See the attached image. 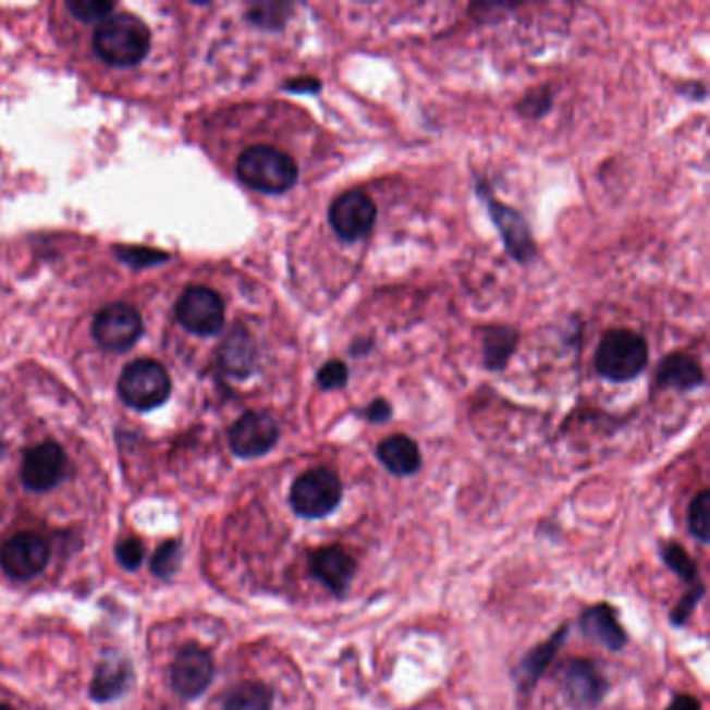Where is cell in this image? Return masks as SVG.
I'll list each match as a JSON object with an SVG mask.
<instances>
[{
	"mask_svg": "<svg viewBox=\"0 0 710 710\" xmlns=\"http://www.w3.org/2000/svg\"><path fill=\"white\" fill-rule=\"evenodd\" d=\"M150 48V29L132 13H115L96 27L95 50L115 68L138 65Z\"/></svg>",
	"mask_w": 710,
	"mask_h": 710,
	"instance_id": "obj_1",
	"label": "cell"
},
{
	"mask_svg": "<svg viewBox=\"0 0 710 710\" xmlns=\"http://www.w3.org/2000/svg\"><path fill=\"white\" fill-rule=\"evenodd\" d=\"M237 180L262 194H284L298 182L296 161L273 146H253L237 159Z\"/></svg>",
	"mask_w": 710,
	"mask_h": 710,
	"instance_id": "obj_2",
	"label": "cell"
},
{
	"mask_svg": "<svg viewBox=\"0 0 710 710\" xmlns=\"http://www.w3.org/2000/svg\"><path fill=\"white\" fill-rule=\"evenodd\" d=\"M593 363L596 371L609 381L636 379L648 365V344L632 330H611L604 333Z\"/></svg>",
	"mask_w": 710,
	"mask_h": 710,
	"instance_id": "obj_3",
	"label": "cell"
},
{
	"mask_svg": "<svg viewBox=\"0 0 710 710\" xmlns=\"http://www.w3.org/2000/svg\"><path fill=\"white\" fill-rule=\"evenodd\" d=\"M342 481L332 469L317 467L301 475L290 490V506L303 519H323L342 502Z\"/></svg>",
	"mask_w": 710,
	"mask_h": 710,
	"instance_id": "obj_4",
	"label": "cell"
},
{
	"mask_svg": "<svg viewBox=\"0 0 710 710\" xmlns=\"http://www.w3.org/2000/svg\"><path fill=\"white\" fill-rule=\"evenodd\" d=\"M118 390L121 401L127 406L136 411H150L169 399L171 379L161 363L152 358H138L123 369Z\"/></svg>",
	"mask_w": 710,
	"mask_h": 710,
	"instance_id": "obj_5",
	"label": "cell"
},
{
	"mask_svg": "<svg viewBox=\"0 0 710 710\" xmlns=\"http://www.w3.org/2000/svg\"><path fill=\"white\" fill-rule=\"evenodd\" d=\"M175 315L180 323L196 335H215L221 332L225 307L221 296L207 285H189L180 296Z\"/></svg>",
	"mask_w": 710,
	"mask_h": 710,
	"instance_id": "obj_6",
	"label": "cell"
},
{
	"mask_svg": "<svg viewBox=\"0 0 710 710\" xmlns=\"http://www.w3.org/2000/svg\"><path fill=\"white\" fill-rule=\"evenodd\" d=\"M143 333L140 313L125 303H115L98 310L93 335L96 342L113 353H123L132 348Z\"/></svg>",
	"mask_w": 710,
	"mask_h": 710,
	"instance_id": "obj_7",
	"label": "cell"
},
{
	"mask_svg": "<svg viewBox=\"0 0 710 710\" xmlns=\"http://www.w3.org/2000/svg\"><path fill=\"white\" fill-rule=\"evenodd\" d=\"M48 559L50 548L47 540L34 531L15 534L0 546V567L9 577L20 582L40 575Z\"/></svg>",
	"mask_w": 710,
	"mask_h": 710,
	"instance_id": "obj_8",
	"label": "cell"
},
{
	"mask_svg": "<svg viewBox=\"0 0 710 710\" xmlns=\"http://www.w3.org/2000/svg\"><path fill=\"white\" fill-rule=\"evenodd\" d=\"M376 219L378 209L374 200L360 189H348L340 194L330 207L333 232L344 242H356L367 236L374 230Z\"/></svg>",
	"mask_w": 710,
	"mask_h": 710,
	"instance_id": "obj_9",
	"label": "cell"
},
{
	"mask_svg": "<svg viewBox=\"0 0 710 710\" xmlns=\"http://www.w3.org/2000/svg\"><path fill=\"white\" fill-rule=\"evenodd\" d=\"M561 687L573 709L593 710L604 700L609 682L592 661L573 659L561 669Z\"/></svg>",
	"mask_w": 710,
	"mask_h": 710,
	"instance_id": "obj_10",
	"label": "cell"
},
{
	"mask_svg": "<svg viewBox=\"0 0 710 710\" xmlns=\"http://www.w3.org/2000/svg\"><path fill=\"white\" fill-rule=\"evenodd\" d=\"M68 454L57 442H42L27 450L22 463V481L32 492H48L68 475Z\"/></svg>",
	"mask_w": 710,
	"mask_h": 710,
	"instance_id": "obj_11",
	"label": "cell"
},
{
	"mask_svg": "<svg viewBox=\"0 0 710 710\" xmlns=\"http://www.w3.org/2000/svg\"><path fill=\"white\" fill-rule=\"evenodd\" d=\"M230 449L240 458H257L278 444V424L265 413H244L230 429Z\"/></svg>",
	"mask_w": 710,
	"mask_h": 710,
	"instance_id": "obj_12",
	"label": "cell"
},
{
	"mask_svg": "<svg viewBox=\"0 0 710 710\" xmlns=\"http://www.w3.org/2000/svg\"><path fill=\"white\" fill-rule=\"evenodd\" d=\"M213 659L207 650L186 646L171 664V686L182 698L194 700L213 682Z\"/></svg>",
	"mask_w": 710,
	"mask_h": 710,
	"instance_id": "obj_13",
	"label": "cell"
},
{
	"mask_svg": "<svg viewBox=\"0 0 710 710\" xmlns=\"http://www.w3.org/2000/svg\"><path fill=\"white\" fill-rule=\"evenodd\" d=\"M308 571L333 596L348 592L356 575V561L340 546H323L308 554Z\"/></svg>",
	"mask_w": 710,
	"mask_h": 710,
	"instance_id": "obj_14",
	"label": "cell"
},
{
	"mask_svg": "<svg viewBox=\"0 0 710 710\" xmlns=\"http://www.w3.org/2000/svg\"><path fill=\"white\" fill-rule=\"evenodd\" d=\"M488 211L492 215V221L497 223L498 232L502 242L509 250V255L519 262H529L536 257V244L529 232V225L525 223L522 215L515 209L502 205L494 196L486 198Z\"/></svg>",
	"mask_w": 710,
	"mask_h": 710,
	"instance_id": "obj_15",
	"label": "cell"
},
{
	"mask_svg": "<svg viewBox=\"0 0 710 710\" xmlns=\"http://www.w3.org/2000/svg\"><path fill=\"white\" fill-rule=\"evenodd\" d=\"M579 627L586 638L600 644L602 648L619 652L627 646V634L619 623L615 607L611 604H596L590 607L579 621Z\"/></svg>",
	"mask_w": 710,
	"mask_h": 710,
	"instance_id": "obj_16",
	"label": "cell"
},
{
	"mask_svg": "<svg viewBox=\"0 0 710 710\" xmlns=\"http://www.w3.org/2000/svg\"><path fill=\"white\" fill-rule=\"evenodd\" d=\"M376 454H378L379 463L396 477H408L421 469V452H419L417 442L403 433L385 438L379 444Z\"/></svg>",
	"mask_w": 710,
	"mask_h": 710,
	"instance_id": "obj_17",
	"label": "cell"
},
{
	"mask_svg": "<svg viewBox=\"0 0 710 710\" xmlns=\"http://www.w3.org/2000/svg\"><path fill=\"white\" fill-rule=\"evenodd\" d=\"M221 367L232 378H248L257 367V346L244 328H234L221 346Z\"/></svg>",
	"mask_w": 710,
	"mask_h": 710,
	"instance_id": "obj_18",
	"label": "cell"
},
{
	"mask_svg": "<svg viewBox=\"0 0 710 710\" xmlns=\"http://www.w3.org/2000/svg\"><path fill=\"white\" fill-rule=\"evenodd\" d=\"M705 371L694 356L686 353H673L664 356L659 371H657V385L663 390H694L705 383Z\"/></svg>",
	"mask_w": 710,
	"mask_h": 710,
	"instance_id": "obj_19",
	"label": "cell"
},
{
	"mask_svg": "<svg viewBox=\"0 0 710 710\" xmlns=\"http://www.w3.org/2000/svg\"><path fill=\"white\" fill-rule=\"evenodd\" d=\"M567 636L568 625H563L552 638L546 639L544 644L536 646L531 652L525 654L523 663L517 669V682H519V687H522L523 691L525 689H531V687L536 686L542 680V675L548 671V666L552 664V661L559 654V650L563 648Z\"/></svg>",
	"mask_w": 710,
	"mask_h": 710,
	"instance_id": "obj_20",
	"label": "cell"
},
{
	"mask_svg": "<svg viewBox=\"0 0 710 710\" xmlns=\"http://www.w3.org/2000/svg\"><path fill=\"white\" fill-rule=\"evenodd\" d=\"M132 682V666L121 657H107L96 666L95 680L90 684V696L98 702L119 698Z\"/></svg>",
	"mask_w": 710,
	"mask_h": 710,
	"instance_id": "obj_21",
	"label": "cell"
},
{
	"mask_svg": "<svg viewBox=\"0 0 710 710\" xmlns=\"http://www.w3.org/2000/svg\"><path fill=\"white\" fill-rule=\"evenodd\" d=\"M519 335L511 328H488L483 333V360L488 369H504L509 358L515 353Z\"/></svg>",
	"mask_w": 710,
	"mask_h": 710,
	"instance_id": "obj_22",
	"label": "cell"
},
{
	"mask_svg": "<svg viewBox=\"0 0 710 710\" xmlns=\"http://www.w3.org/2000/svg\"><path fill=\"white\" fill-rule=\"evenodd\" d=\"M271 709H273V691L259 682L237 684L225 700V710Z\"/></svg>",
	"mask_w": 710,
	"mask_h": 710,
	"instance_id": "obj_23",
	"label": "cell"
},
{
	"mask_svg": "<svg viewBox=\"0 0 710 710\" xmlns=\"http://www.w3.org/2000/svg\"><path fill=\"white\" fill-rule=\"evenodd\" d=\"M687 525H689V531L691 536L707 544L709 542V529H710V492L709 490H702L698 497L691 500L689 504V511H687Z\"/></svg>",
	"mask_w": 710,
	"mask_h": 710,
	"instance_id": "obj_24",
	"label": "cell"
},
{
	"mask_svg": "<svg viewBox=\"0 0 710 710\" xmlns=\"http://www.w3.org/2000/svg\"><path fill=\"white\" fill-rule=\"evenodd\" d=\"M182 559H184V548H182V544L178 540H167L166 544L159 546L157 552L152 554L150 571L157 577L167 579V577H171L180 568Z\"/></svg>",
	"mask_w": 710,
	"mask_h": 710,
	"instance_id": "obj_25",
	"label": "cell"
},
{
	"mask_svg": "<svg viewBox=\"0 0 710 710\" xmlns=\"http://www.w3.org/2000/svg\"><path fill=\"white\" fill-rule=\"evenodd\" d=\"M663 561L666 567L671 568L675 575H680L686 582H696L698 579V565L694 559L687 554L686 550L680 544H664Z\"/></svg>",
	"mask_w": 710,
	"mask_h": 710,
	"instance_id": "obj_26",
	"label": "cell"
},
{
	"mask_svg": "<svg viewBox=\"0 0 710 710\" xmlns=\"http://www.w3.org/2000/svg\"><path fill=\"white\" fill-rule=\"evenodd\" d=\"M68 9L79 22H105L115 11V4L105 0H70Z\"/></svg>",
	"mask_w": 710,
	"mask_h": 710,
	"instance_id": "obj_27",
	"label": "cell"
},
{
	"mask_svg": "<svg viewBox=\"0 0 710 710\" xmlns=\"http://www.w3.org/2000/svg\"><path fill=\"white\" fill-rule=\"evenodd\" d=\"M290 9H292L290 4H257L248 13V17H250V22L262 25V27H280L287 20L285 11H290Z\"/></svg>",
	"mask_w": 710,
	"mask_h": 710,
	"instance_id": "obj_28",
	"label": "cell"
},
{
	"mask_svg": "<svg viewBox=\"0 0 710 710\" xmlns=\"http://www.w3.org/2000/svg\"><path fill=\"white\" fill-rule=\"evenodd\" d=\"M119 565L127 571H136L143 565L144 544L138 538H125L115 548Z\"/></svg>",
	"mask_w": 710,
	"mask_h": 710,
	"instance_id": "obj_29",
	"label": "cell"
},
{
	"mask_svg": "<svg viewBox=\"0 0 710 710\" xmlns=\"http://www.w3.org/2000/svg\"><path fill=\"white\" fill-rule=\"evenodd\" d=\"M317 379L323 390H340L348 381V367L342 360H330L319 369Z\"/></svg>",
	"mask_w": 710,
	"mask_h": 710,
	"instance_id": "obj_30",
	"label": "cell"
},
{
	"mask_svg": "<svg viewBox=\"0 0 710 710\" xmlns=\"http://www.w3.org/2000/svg\"><path fill=\"white\" fill-rule=\"evenodd\" d=\"M705 586L702 584H698L694 590H689V592L675 604V609H673V613H671V623H673V627H682L684 623H686L687 619L691 616V613H694V609L698 607V602L705 598Z\"/></svg>",
	"mask_w": 710,
	"mask_h": 710,
	"instance_id": "obj_31",
	"label": "cell"
},
{
	"mask_svg": "<svg viewBox=\"0 0 710 710\" xmlns=\"http://www.w3.org/2000/svg\"><path fill=\"white\" fill-rule=\"evenodd\" d=\"M550 107H552V98L548 95V90L542 88V90H536V93L525 96L519 105V111L527 118L538 119L546 115L550 111Z\"/></svg>",
	"mask_w": 710,
	"mask_h": 710,
	"instance_id": "obj_32",
	"label": "cell"
},
{
	"mask_svg": "<svg viewBox=\"0 0 710 710\" xmlns=\"http://www.w3.org/2000/svg\"><path fill=\"white\" fill-rule=\"evenodd\" d=\"M115 250H118V257L134 267H146V265H155V262H163L169 259L166 253H155L148 248H115Z\"/></svg>",
	"mask_w": 710,
	"mask_h": 710,
	"instance_id": "obj_33",
	"label": "cell"
},
{
	"mask_svg": "<svg viewBox=\"0 0 710 710\" xmlns=\"http://www.w3.org/2000/svg\"><path fill=\"white\" fill-rule=\"evenodd\" d=\"M363 413L371 424H385L392 417V406L385 403L383 399H378V401L369 404Z\"/></svg>",
	"mask_w": 710,
	"mask_h": 710,
	"instance_id": "obj_34",
	"label": "cell"
},
{
	"mask_svg": "<svg viewBox=\"0 0 710 710\" xmlns=\"http://www.w3.org/2000/svg\"><path fill=\"white\" fill-rule=\"evenodd\" d=\"M666 710H702V705L694 696L682 694V696L673 698V702L666 707Z\"/></svg>",
	"mask_w": 710,
	"mask_h": 710,
	"instance_id": "obj_35",
	"label": "cell"
},
{
	"mask_svg": "<svg viewBox=\"0 0 710 710\" xmlns=\"http://www.w3.org/2000/svg\"><path fill=\"white\" fill-rule=\"evenodd\" d=\"M287 90H294V93H319V90H321V84H319V79L305 77V79H294V82H290Z\"/></svg>",
	"mask_w": 710,
	"mask_h": 710,
	"instance_id": "obj_36",
	"label": "cell"
},
{
	"mask_svg": "<svg viewBox=\"0 0 710 710\" xmlns=\"http://www.w3.org/2000/svg\"><path fill=\"white\" fill-rule=\"evenodd\" d=\"M0 710H15V709H11V707H7V705H0Z\"/></svg>",
	"mask_w": 710,
	"mask_h": 710,
	"instance_id": "obj_37",
	"label": "cell"
},
{
	"mask_svg": "<svg viewBox=\"0 0 710 710\" xmlns=\"http://www.w3.org/2000/svg\"><path fill=\"white\" fill-rule=\"evenodd\" d=\"M0 454H2V444H0Z\"/></svg>",
	"mask_w": 710,
	"mask_h": 710,
	"instance_id": "obj_38",
	"label": "cell"
}]
</instances>
